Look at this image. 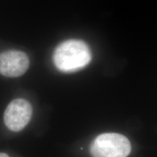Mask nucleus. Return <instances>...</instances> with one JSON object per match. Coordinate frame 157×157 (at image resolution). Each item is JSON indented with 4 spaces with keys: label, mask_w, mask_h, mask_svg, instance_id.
<instances>
[{
    "label": "nucleus",
    "mask_w": 157,
    "mask_h": 157,
    "mask_svg": "<svg viewBox=\"0 0 157 157\" xmlns=\"http://www.w3.org/2000/svg\"><path fill=\"white\" fill-rule=\"evenodd\" d=\"M130 151L129 140L118 133L98 135L90 146V153L93 157H127Z\"/></svg>",
    "instance_id": "obj_2"
},
{
    "label": "nucleus",
    "mask_w": 157,
    "mask_h": 157,
    "mask_svg": "<svg viewBox=\"0 0 157 157\" xmlns=\"http://www.w3.org/2000/svg\"><path fill=\"white\" fill-rule=\"evenodd\" d=\"M29 67V59L22 51L7 50L0 54V74L7 77H18Z\"/></svg>",
    "instance_id": "obj_4"
},
{
    "label": "nucleus",
    "mask_w": 157,
    "mask_h": 157,
    "mask_svg": "<svg viewBox=\"0 0 157 157\" xmlns=\"http://www.w3.org/2000/svg\"><path fill=\"white\" fill-rule=\"evenodd\" d=\"M32 112V107L28 101L22 98L15 99L9 104L5 111V125L11 131L19 132L28 124Z\"/></svg>",
    "instance_id": "obj_3"
},
{
    "label": "nucleus",
    "mask_w": 157,
    "mask_h": 157,
    "mask_svg": "<svg viewBox=\"0 0 157 157\" xmlns=\"http://www.w3.org/2000/svg\"><path fill=\"white\" fill-rule=\"evenodd\" d=\"M92 59L88 45L83 41L70 39L57 47L53 54L55 66L60 71L72 73L86 67Z\"/></svg>",
    "instance_id": "obj_1"
},
{
    "label": "nucleus",
    "mask_w": 157,
    "mask_h": 157,
    "mask_svg": "<svg viewBox=\"0 0 157 157\" xmlns=\"http://www.w3.org/2000/svg\"><path fill=\"white\" fill-rule=\"evenodd\" d=\"M0 157H9V156L5 153H0Z\"/></svg>",
    "instance_id": "obj_5"
}]
</instances>
